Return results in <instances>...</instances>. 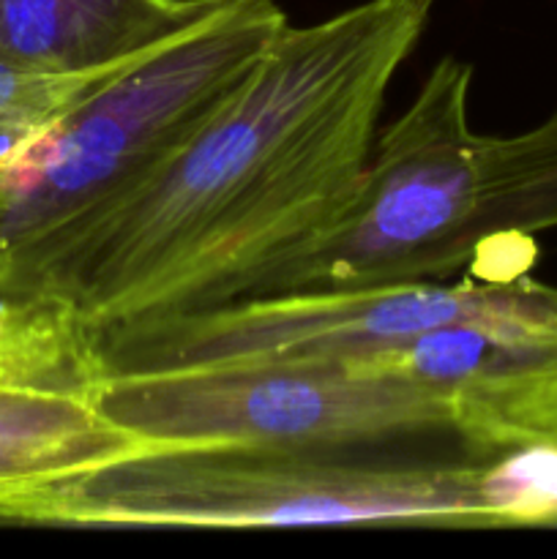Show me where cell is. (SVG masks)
<instances>
[{"mask_svg": "<svg viewBox=\"0 0 557 559\" xmlns=\"http://www.w3.org/2000/svg\"><path fill=\"white\" fill-rule=\"evenodd\" d=\"M435 0L287 25L238 93L55 273L93 331L244 298L353 197Z\"/></svg>", "mask_w": 557, "mask_h": 559, "instance_id": "obj_1", "label": "cell"}, {"mask_svg": "<svg viewBox=\"0 0 557 559\" xmlns=\"http://www.w3.org/2000/svg\"><path fill=\"white\" fill-rule=\"evenodd\" d=\"M287 25L273 0H224L25 142L0 167V293L44 298L82 240L200 134Z\"/></svg>", "mask_w": 557, "mask_h": 559, "instance_id": "obj_2", "label": "cell"}, {"mask_svg": "<svg viewBox=\"0 0 557 559\" xmlns=\"http://www.w3.org/2000/svg\"><path fill=\"white\" fill-rule=\"evenodd\" d=\"M470 82L473 66L446 55L375 136L339 216L244 298L442 278L497 238L555 229L557 109L522 134H475Z\"/></svg>", "mask_w": 557, "mask_h": 559, "instance_id": "obj_3", "label": "cell"}, {"mask_svg": "<svg viewBox=\"0 0 557 559\" xmlns=\"http://www.w3.org/2000/svg\"><path fill=\"white\" fill-rule=\"evenodd\" d=\"M0 522L60 527H486L464 459L364 456L353 448L153 445L20 495Z\"/></svg>", "mask_w": 557, "mask_h": 559, "instance_id": "obj_4", "label": "cell"}, {"mask_svg": "<svg viewBox=\"0 0 557 559\" xmlns=\"http://www.w3.org/2000/svg\"><path fill=\"white\" fill-rule=\"evenodd\" d=\"M96 399L112 424L153 445L364 448L462 431L451 393L342 360L104 371Z\"/></svg>", "mask_w": 557, "mask_h": 559, "instance_id": "obj_5", "label": "cell"}, {"mask_svg": "<svg viewBox=\"0 0 557 559\" xmlns=\"http://www.w3.org/2000/svg\"><path fill=\"white\" fill-rule=\"evenodd\" d=\"M224 0H0V58L93 74L142 58Z\"/></svg>", "mask_w": 557, "mask_h": 559, "instance_id": "obj_6", "label": "cell"}, {"mask_svg": "<svg viewBox=\"0 0 557 559\" xmlns=\"http://www.w3.org/2000/svg\"><path fill=\"white\" fill-rule=\"evenodd\" d=\"M96 388L0 374V508L49 480L153 448L102 413Z\"/></svg>", "mask_w": 557, "mask_h": 559, "instance_id": "obj_7", "label": "cell"}, {"mask_svg": "<svg viewBox=\"0 0 557 559\" xmlns=\"http://www.w3.org/2000/svg\"><path fill=\"white\" fill-rule=\"evenodd\" d=\"M0 374L93 385L104 374L98 331L69 300L0 293Z\"/></svg>", "mask_w": 557, "mask_h": 559, "instance_id": "obj_8", "label": "cell"}, {"mask_svg": "<svg viewBox=\"0 0 557 559\" xmlns=\"http://www.w3.org/2000/svg\"><path fill=\"white\" fill-rule=\"evenodd\" d=\"M115 69L93 74H52L0 58V167L55 115L63 112Z\"/></svg>", "mask_w": 557, "mask_h": 559, "instance_id": "obj_9", "label": "cell"}, {"mask_svg": "<svg viewBox=\"0 0 557 559\" xmlns=\"http://www.w3.org/2000/svg\"><path fill=\"white\" fill-rule=\"evenodd\" d=\"M459 437L470 451L519 440H557V374L470 407Z\"/></svg>", "mask_w": 557, "mask_h": 559, "instance_id": "obj_10", "label": "cell"}]
</instances>
